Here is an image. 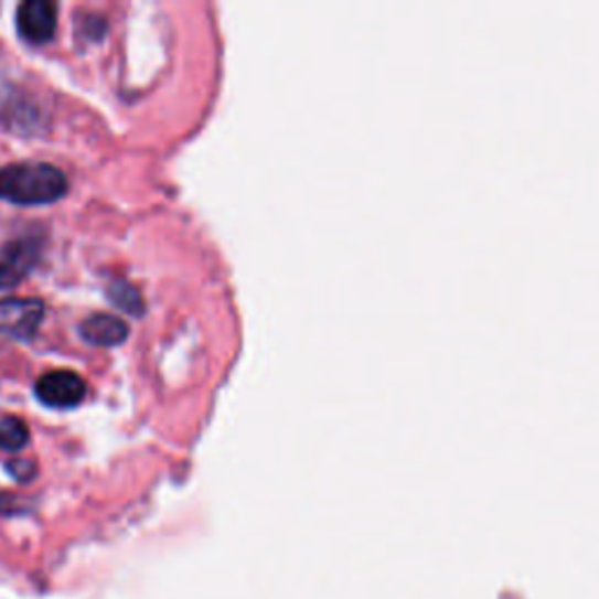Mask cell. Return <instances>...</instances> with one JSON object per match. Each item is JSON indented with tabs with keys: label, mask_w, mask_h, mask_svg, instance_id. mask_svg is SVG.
I'll return each instance as SVG.
<instances>
[{
	"label": "cell",
	"mask_w": 599,
	"mask_h": 599,
	"mask_svg": "<svg viewBox=\"0 0 599 599\" xmlns=\"http://www.w3.org/2000/svg\"><path fill=\"white\" fill-rule=\"evenodd\" d=\"M68 179L47 162H19L0 169V200L17 206H41L62 200Z\"/></svg>",
	"instance_id": "1"
},
{
	"label": "cell",
	"mask_w": 599,
	"mask_h": 599,
	"mask_svg": "<svg viewBox=\"0 0 599 599\" xmlns=\"http://www.w3.org/2000/svg\"><path fill=\"white\" fill-rule=\"evenodd\" d=\"M45 319V304L35 298L0 300V340L26 342Z\"/></svg>",
	"instance_id": "2"
},
{
	"label": "cell",
	"mask_w": 599,
	"mask_h": 599,
	"mask_svg": "<svg viewBox=\"0 0 599 599\" xmlns=\"http://www.w3.org/2000/svg\"><path fill=\"white\" fill-rule=\"evenodd\" d=\"M35 396L47 408L66 410L85 400L87 384L73 371H52L35 382Z\"/></svg>",
	"instance_id": "3"
},
{
	"label": "cell",
	"mask_w": 599,
	"mask_h": 599,
	"mask_svg": "<svg viewBox=\"0 0 599 599\" xmlns=\"http://www.w3.org/2000/svg\"><path fill=\"white\" fill-rule=\"evenodd\" d=\"M17 31L31 45L50 43L56 33V6L50 0H26L17 10Z\"/></svg>",
	"instance_id": "4"
},
{
	"label": "cell",
	"mask_w": 599,
	"mask_h": 599,
	"mask_svg": "<svg viewBox=\"0 0 599 599\" xmlns=\"http://www.w3.org/2000/svg\"><path fill=\"white\" fill-rule=\"evenodd\" d=\"M81 335L94 346H115L127 340L129 325L113 314H92L81 323Z\"/></svg>",
	"instance_id": "5"
},
{
	"label": "cell",
	"mask_w": 599,
	"mask_h": 599,
	"mask_svg": "<svg viewBox=\"0 0 599 599\" xmlns=\"http://www.w3.org/2000/svg\"><path fill=\"white\" fill-rule=\"evenodd\" d=\"M35 263V244L33 242H17L6 248L0 258V291L12 288L22 281Z\"/></svg>",
	"instance_id": "6"
},
{
	"label": "cell",
	"mask_w": 599,
	"mask_h": 599,
	"mask_svg": "<svg viewBox=\"0 0 599 599\" xmlns=\"http://www.w3.org/2000/svg\"><path fill=\"white\" fill-rule=\"evenodd\" d=\"M108 298L113 304H118L120 309H125L127 314L141 317L143 314V298L141 293L127 281H113L108 286Z\"/></svg>",
	"instance_id": "7"
},
{
	"label": "cell",
	"mask_w": 599,
	"mask_h": 599,
	"mask_svg": "<svg viewBox=\"0 0 599 599\" xmlns=\"http://www.w3.org/2000/svg\"><path fill=\"white\" fill-rule=\"evenodd\" d=\"M29 442V429L22 419L3 417L0 419V448L8 452L22 450Z\"/></svg>",
	"instance_id": "8"
},
{
	"label": "cell",
	"mask_w": 599,
	"mask_h": 599,
	"mask_svg": "<svg viewBox=\"0 0 599 599\" xmlns=\"http://www.w3.org/2000/svg\"><path fill=\"white\" fill-rule=\"evenodd\" d=\"M8 471H10L17 480H22V482H26V480H31V478L35 475L33 463H29L26 459H14V461H10V463H8Z\"/></svg>",
	"instance_id": "9"
}]
</instances>
